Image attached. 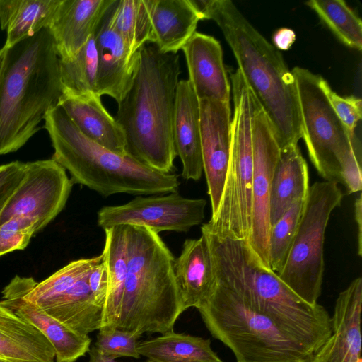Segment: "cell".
Listing matches in <instances>:
<instances>
[{
  "instance_id": "obj_38",
  "label": "cell",
  "mask_w": 362,
  "mask_h": 362,
  "mask_svg": "<svg viewBox=\"0 0 362 362\" xmlns=\"http://www.w3.org/2000/svg\"><path fill=\"white\" fill-rule=\"evenodd\" d=\"M340 183L346 189L348 194L361 192L362 176L361 156L354 149L345 153L339 161Z\"/></svg>"
},
{
  "instance_id": "obj_14",
  "label": "cell",
  "mask_w": 362,
  "mask_h": 362,
  "mask_svg": "<svg viewBox=\"0 0 362 362\" xmlns=\"http://www.w3.org/2000/svg\"><path fill=\"white\" fill-rule=\"evenodd\" d=\"M199 103L203 172L213 218L219 208L228 170L231 109L228 102L202 99Z\"/></svg>"
},
{
  "instance_id": "obj_22",
  "label": "cell",
  "mask_w": 362,
  "mask_h": 362,
  "mask_svg": "<svg viewBox=\"0 0 362 362\" xmlns=\"http://www.w3.org/2000/svg\"><path fill=\"white\" fill-rule=\"evenodd\" d=\"M173 271L185 310L199 308L216 285L212 259L204 235L185 240L180 256L174 259Z\"/></svg>"
},
{
  "instance_id": "obj_36",
  "label": "cell",
  "mask_w": 362,
  "mask_h": 362,
  "mask_svg": "<svg viewBox=\"0 0 362 362\" xmlns=\"http://www.w3.org/2000/svg\"><path fill=\"white\" fill-rule=\"evenodd\" d=\"M37 232V222L28 218L13 217L0 224V257L25 249Z\"/></svg>"
},
{
  "instance_id": "obj_6",
  "label": "cell",
  "mask_w": 362,
  "mask_h": 362,
  "mask_svg": "<svg viewBox=\"0 0 362 362\" xmlns=\"http://www.w3.org/2000/svg\"><path fill=\"white\" fill-rule=\"evenodd\" d=\"M124 226L127 277L117 328L138 337L172 331L185 310L175 258L158 233L145 226Z\"/></svg>"
},
{
  "instance_id": "obj_3",
  "label": "cell",
  "mask_w": 362,
  "mask_h": 362,
  "mask_svg": "<svg viewBox=\"0 0 362 362\" xmlns=\"http://www.w3.org/2000/svg\"><path fill=\"white\" fill-rule=\"evenodd\" d=\"M178 53H163L153 45L138 52L133 81L118 103L115 119L122 127L127 154L165 173H173L177 156L173 141Z\"/></svg>"
},
{
  "instance_id": "obj_11",
  "label": "cell",
  "mask_w": 362,
  "mask_h": 362,
  "mask_svg": "<svg viewBox=\"0 0 362 362\" xmlns=\"http://www.w3.org/2000/svg\"><path fill=\"white\" fill-rule=\"evenodd\" d=\"M72 182L53 159L25 163V175L0 214V224L13 217H25L43 229L64 208Z\"/></svg>"
},
{
  "instance_id": "obj_10",
  "label": "cell",
  "mask_w": 362,
  "mask_h": 362,
  "mask_svg": "<svg viewBox=\"0 0 362 362\" xmlns=\"http://www.w3.org/2000/svg\"><path fill=\"white\" fill-rule=\"evenodd\" d=\"M291 72L298 97L302 138L309 158L325 181L339 184L341 157L351 149L360 156L354 135L330 105L320 86L322 76L301 67H295Z\"/></svg>"
},
{
  "instance_id": "obj_40",
  "label": "cell",
  "mask_w": 362,
  "mask_h": 362,
  "mask_svg": "<svg viewBox=\"0 0 362 362\" xmlns=\"http://www.w3.org/2000/svg\"><path fill=\"white\" fill-rule=\"evenodd\" d=\"M88 284L96 303L103 308L107 287V274L105 264L102 259L90 272Z\"/></svg>"
},
{
  "instance_id": "obj_37",
  "label": "cell",
  "mask_w": 362,
  "mask_h": 362,
  "mask_svg": "<svg viewBox=\"0 0 362 362\" xmlns=\"http://www.w3.org/2000/svg\"><path fill=\"white\" fill-rule=\"evenodd\" d=\"M320 86L337 117L349 132L354 135V129L361 119V100L353 95L343 97L338 95L322 77Z\"/></svg>"
},
{
  "instance_id": "obj_44",
  "label": "cell",
  "mask_w": 362,
  "mask_h": 362,
  "mask_svg": "<svg viewBox=\"0 0 362 362\" xmlns=\"http://www.w3.org/2000/svg\"><path fill=\"white\" fill-rule=\"evenodd\" d=\"M143 362H162V361H156V360H151V359H148L145 361H143Z\"/></svg>"
},
{
  "instance_id": "obj_31",
  "label": "cell",
  "mask_w": 362,
  "mask_h": 362,
  "mask_svg": "<svg viewBox=\"0 0 362 362\" xmlns=\"http://www.w3.org/2000/svg\"><path fill=\"white\" fill-rule=\"evenodd\" d=\"M98 54L94 32L71 59H59L62 94L78 96L97 93Z\"/></svg>"
},
{
  "instance_id": "obj_26",
  "label": "cell",
  "mask_w": 362,
  "mask_h": 362,
  "mask_svg": "<svg viewBox=\"0 0 362 362\" xmlns=\"http://www.w3.org/2000/svg\"><path fill=\"white\" fill-rule=\"evenodd\" d=\"M90 272L41 308L66 327L81 335H88L95 330H99L103 322V309L95 301L88 284Z\"/></svg>"
},
{
  "instance_id": "obj_24",
  "label": "cell",
  "mask_w": 362,
  "mask_h": 362,
  "mask_svg": "<svg viewBox=\"0 0 362 362\" xmlns=\"http://www.w3.org/2000/svg\"><path fill=\"white\" fill-rule=\"evenodd\" d=\"M151 42L163 53H177L200 20L191 0H151Z\"/></svg>"
},
{
  "instance_id": "obj_8",
  "label": "cell",
  "mask_w": 362,
  "mask_h": 362,
  "mask_svg": "<svg viewBox=\"0 0 362 362\" xmlns=\"http://www.w3.org/2000/svg\"><path fill=\"white\" fill-rule=\"evenodd\" d=\"M230 79L233 114L228 170L218 212L204 225L219 235L247 241L252 225V111L250 89L238 69Z\"/></svg>"
},
{
  "instance_id": "obj_16",
  "label": "cell",
  "mask_w": 362,
  "mask_h": 362,
  "mask_svg": "<svg viewBox=\"0 0 362 362\" xmlns=\"http://www.w3.org/2000/svg\"><path fill=\"white\" fill-rule=\"evenodd\" d=\"M362 279L341 291L331 318L332 334L309 362H361Z\"/></svg>"
},
{
  "instance_id": "obj_35",
  "label": "cell",
  "mask_w": 362,
  "mask_h": 362,
  "mask_svg": "<svg viewBox=\"0 0 362 362\" xmlns=\"http://www.w3.org/2000/svg\"><path fill=\"white\" fill-rule=\"evenodd\" d=\"M139 337L118 328L100 329L95 346L115 359L119 357L139 358Z\"/></svg>"
},
{
  "instance_id": "obj_33",
  "label": "cell",
  "mask_w": 362,
  "mask_h": 362,
  "mask_svg": "<svg viewBox=\"0 0 362 362\" xmlns=\"http://www.w3.org/2000/svg\"><path fill=\"white\" fill-rule=\"evenodd\" d=\"M306 4L345 45L361 49V20L344 1L310 0Z\"/></svg>"
},
{
  "instance_id": "obj_32",
  "label": "cell",
  "mask_w": 362,
  "mask_h": 362,
  "mask_svg": "<svg viewBox=\"0 0 362 362\" xmlns=\"http://www.w3.org/2000/svg\"><path fill=\"white\" fill-rule=\"evenodd\" d=\"M102 259L101 254L72 261L40 283L25 277L24 298L41 308L88 274Z\"/></svg>"
},
{
  "instance_id": "obj_15",
  "label": "cell",
  "mask_w": 362,
  "mask_h": 362,
  "mask_svg": "<svg viewBox=\"0 0 362 362\" xmlns=\"http://www.w3.org/2000/svg\"><path fill=\"white\" fill-rule=\"evenodd\" d=\"M25 277L16 276L2 291L0 303L38 329L52 344L57 362H74L90 349L91 339L79 334L24 298Z\"/></svg>"
},
{
  "instance_id": "obj_18",
  "label": "cell",
  "mask_w": 362,
  "mask_h": 362,
  "mask_svg": "<svg viewBox=\"0 0 362 362\" xmlns=\"http://www.w3.org/2000/svg\"><path fill=\"white\" fill-rule=\"evenodd\" d=\"M181 49L186 59L188 80L198 100L230 103L231 88L220 42L196 31Z\"/></svg>"
},
{
  "instance_id": "obj_20",
  "label": "cell",
  "mask_w": 362,
  "mask_h": 362,
  "mask_svg": "<svg viewBox=\"0 0 362 362\" xmlns=\"http://www.w3.org/2000/svg\"><path fill=\"white\" fill-rule=\"evenodd\" d=\"M173 141L182 162V177L199 180L203 173L199 103L188 79L179 81L176 88Z\"/></svg>"
},
{
  "instance_id": "obj_12",
  "label": "cell",
  "mask_w": 362,
  "mask_h": 362,
  "mask_svg": "<svg viewBox=\"0 0 362 362\" xmlns=\"http://www.w3.org/2000/svg\"><path fill=\"white\" fill-rule=\"evenodd\" d=\"M250 98L252 111L253 173L252 225L247 242L259 261L270 269L268 250L269 192L280 148L265 112L250 90Z\"/></svg>"
},
{
  "instance_id": "obj_45",
  "label": "cell",
  "mask_w": 362,
  "mask_h": 362,
  "mask_svg": "<svg viewBox=\"0 0 362 362\" xmlns=\"http://www.w3.org/2000/svg\"><path fill=\"white\" fill-rule=\"evenodd\" d=\"M0 362H11L4 358L0 357Z\"/></svg>"
},
{
  "instance_id": "obj_29",
  "label": "cell",
  "mask_w": 362,
  "mask_h": 362,
  "mask_svg": "<svg viewBox=\"0 0 362 362\" xmlns=\"http://www.w3.org/2000/svg\"><path fill=\"white\" fill-rule=\"evenodd\" d=\"M137 349L140 356L162 362H223L210 339L173 330L139 342Z\"/></svg>"
},
{
  "instance_id": "obj_42",
  "label": "cell",
  "mask_w": 362,
  "mask_h": 362,
  "mask_svg": "<svg viewBox=\"0 0 362 362\" xmlns=\"http://www.w3.org/2000/svg\"><path fill=\"white\" fill-rule=\"evenodd\" d=\"M88 362H117L116 359L104 354L95 346L88 351Z\"/></svg>"
},
{
  "instance_id": "obj_9",
  "label": "cell",
  "mask_w": 362,
  "mask_h": 362,
  "mask_svg": "<svg viewBox=\"0 0 362 362\" xmlns=\"http://www.w3.org/2000/svg\"><path fill=\"white\" fill-rule=\"evenodd\" d=\"M343 196L337 182L324 180L310 186L293 241L276 274L298 296L313 305L317 303L322 291L326 228Z\"/></svg>"
},
{
  "instance_id": "obj_23",
  "label": "cell",
  "mask_w": 362,
  "mask_h": 362,
  "mask_svg": "<svg viewBox=\"0 0 362 362\" xmlns=\"http://www.w3.org/2000/svg\"><path fill=\"white\" fill-rule=\"evenodd\" d=\"M309 187L308 165L298 144L280 149L269 192L270 227L295 202L306 198Z\"/></svg>"
},
{
  "instance_id": "obj_5",
  "label": "cell",
  "mask_w": 362,
  "mask_h": 362,
  "mask_svg": "<svg viewBox=\"0 0 362 362\" xmlns=\"http://www.w3.org/2000/svg\"><path fill=\"white\" fill-rule=\"evenodd\" d=\"M43 128L54 148L52 159L69 171L72 182L104 197L177 192L180 181L175 174L152 169L128 155L117 154L90 140L57 104L47 110Z\"/></svg>"
},
{
  "instance_id": "obj_39",
  "label": "cell",
  "mask_w": 362,
  "mask_h": 362,
  "mask_svg": "<svg viewBox=\"0 0 362 362\" xmlns=\"http://www.w3.org/2000/svg\"><path fill=\"white\" fill-rule=\"evenodd\" d=\"M25 163L13 161L0 165V214L25 175Z\"/></svg>"
},
{
  "instance_id": "obj_41",
  "label": "cell",
  "mask_w": 362,
  "mask_h": 362,
  "mask_svg": "<svg viewBox=\"0 0 362 362\" xmlns=\"http://www.w3.org/2000/svg\"><path fill=\"white\" fill-rule=\"evenodd\" d=\"M362 198L361 193L359 192L358 197L354 202V217L357 227V248L358 255H362V212H361Z\"/></svg>"
},
{
  "instance_id": "obj_17",
  "label": "cell",
  "mask_w": 362,
  "mask_h": 362,
  "mask_svg": "<svg viewBox=\"0 0 362 362\" xmlns=\"http://www.w3.org/2000/svg\"><path fill=\"white\" fill-rule=\"evenodd\" d=\"M94 35L98 54L97 93L109 95L118 103L131 87L138 52L133 54L122 37L110 27L106 11L95 29Z\"/></svg>"
},
{
  "instance_id": "obj_43",
  "label": "cell",
  "mask_w": 362,
  "mask_h": 362,
  "mask_svg": "<svg viewBox=\"0 0 362 362\" xmlns=\"http://www.w3.org/2000/svg\"><path fill=\"white\" fill-rule=\"evenodd\" d=\"M7 54V49L2 47L0 49V80L4 71L6 58Z\"/></svg>"
},
{
  "instance_id": "obj_4",
  "label": "cell",
  "mask_w": 362,
  "mask_h": 362,
  "mask_svg": "<svg viewBox=\"0 0 362 362\" xmlns=\"http://www.w3.org/2000/svg\"><path fill=\"white\" fill-rule=\"evenodd\" d=\"M62 95L59 58L48 29L7 49L0 80V155L23 147Z\"/></svg>"
},
{
  "instance_id": "obj_25",
  "label": "cell",
  "mask_w": 362,
  "mask_h": 362,
  "mask_svg": "<svg viewBox=\"0 0 362 362\" xmlns=\"http://www.w3.org/2000/svg\"><path fill=\"white\" fill-rule=\"evenodd\" d=\"M0 357L11 362H54L49 340L0 303Z\"/></svg>"
},
{
  "instance_id": "obj_21",
  "label": "cell",
  "mask_w": 362,
  "mask_h": 362,
  "mask_svg": "<svg viewBox=\"0 0 362 362\" xmlns=\"http://www.w3.org/2000/svg\"><path fill=\"white\" fill-rule=\"evenodd\" d=\"M57 104L90 140L117 154L127 155L124 132L103 105L100 95L62 94Z\"/></svg>"
},
{
  "instance_id": "obj_1",
  "label": "cell",
  "mask_w": 362,
  "mask_h": 362,
  "mask_svg": "<svg viewBox=\"0 0 362 362\" xmlns=\"http://www.w3.org/2000/svg\"><path fill=\"white\" fill-rule=\"evenodd\" d=\"M209 247L216 281L247 307L271 320L315 353L332 334L325 308L298 296L278 275L264 266L245 240L219 235L201 228Z\"/></svg>"
},
{
  "instance_id": "obj_34",
  "label": "cell",
  "mask_w": 362,
  "mask_h": 362,
  "mask_svg": "<svg viewBox=\"0 0 362 362\" xmlns=\"http://www.w3.org/2000/svg\"><path fill=\"white\" fill-rule=\"evenodd\" d=\"M305 199L295 202L270 227L268 242L269 263L276 274L281 269L291 248L303 214Z\"/></svg>"
},
{
  "instance_id": "obj_13",
  "label": "cell",
  "mask_w": 362,
  "mask_h": 362,
  "mask_svg": "<svg viewBox=\"0 0 362 362\" xmlns=\"http://www.w3.org/2000/svg\"><path fill=\"white\" fill-rule=\"evenodd\" d=\"M206 201L189 199L177 192L162 196H138L118 206H107L98 212V225L103 230L118 225L145 226L156 233L187 232L202 223Z\"/></svg>"
},
{
  "instance_id": "obj_30",
  "label": "cell",
  "mask_w": 362,
  "mask_h": 362,
  "mask_svg": "<svg viewBox=\"0 0 362 362\" xmlns=\"http://www.w3.org/2000/svg\"><path fill=\"white\" fill-rule=\"evenodd\" d=\"M151 0H113L106 11L110 27L133 54L151 42Z\"/></svg>"
},
{
  "instance_id": "obj_19",
  "label": "cell",
  "mask_w": 362,
  "mask_h": 362,
  "mask_svg": "<svg viewBox=\"0 0 362 362\" xmlns=\"http://www.w3.org/2000/svg\"><path fill=\"white\" fill-rule=\"evenodd\" d=\"M113 0H61L48 27L61 60L86 45Z\"/></svg>"
},
{
  "instance_id": "obj_28",
  "label": "cell",
  "mask_w": 362,
  "mask_h": 362,
  "mask_svg": "<svg viewBox=\"0 0 362 362\" xmlns=\"http://www.w3.org/2000/svg\"><path fill=\"white\" fill-rule=\"evenodd\" d=\"M104 230L105 240L101 254L107 269V287L100 329H113L119 324L127 277L125 226L118 225Z\"/></svg>"
},
{
  "instance_id": "obj_7",
  "label": "cell",
  "mask_w": 362,
  "mask_h": 362,
  "mask_svg": "<svg viewBox=\"0 0 362 362\" xmlns=\"http://www.w3.org/2000/svg\"><path fill=\"white\" fill-rule=\"evenodd\" d=\"M197 310L211 335L233 351L236 362H309L314 354L216 281Z\"/></svg>"
},
{
  "instance_id": "obj_2",
  "label": "cell",
  "mask_w": 362,
  "mask_h": 362,
  "mask_svg": "<svg viewBox=\"0 0 362 362\" xmlns=\"http://www.w3.org/2000/svg\"><path fill=\"white\" fill-rule=\"evenodd\" d=\"M200 20H213L230 46L252 93L265 112L280 149L298 144L302 125L296 81L279 50L230 0H191Z\"/></svg>"
},
{
  "instance_id": "obj_27",
  "label": "cell",
  "mask_w": 362,
  "mask_h": 362,
  "mask_svg": "<svg viewBox=\"0 0 362 362\" xmlns=\"http://www.w3.org/2000/svg\"><path fill=\"white\" fill-rule=\"evenodd\" d=\"M61 0H0V26L8 49L47 29Z\"/></svg>"
}]
</instances>
